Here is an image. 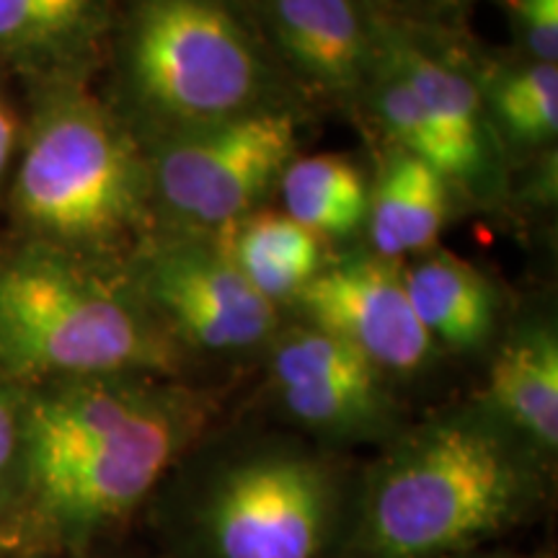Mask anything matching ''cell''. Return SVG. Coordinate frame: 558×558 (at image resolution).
I'll return each mask as SVG.
<instances>
[{"label": "cell", "mask_w": 558, "mask_h": 558, "mask_svg": "<svg viewBox=\"0 0 558 558\" xmlns=\"http://www.w3.org/2000/svg\"><path fill=\"white\" fill-rule=\"evenodd\" d=\"M124 75L160 135L275 107L269 62L233 0H135Z\"/></svg>", "instance_id": "5"}, {"label": "cell", "mask_w": 558, "mask_h": 558, "mask_svg": "<svg viewBox=\"0 0 558 558\" xmlns=\"http://www.w3.org/2000/svg\"><path fill=\"white\" fill-rule=\"evenodd\" d=\"M448 558H509L505 554H484V550H465V554H458V556H448Z\"/></svg>", "instance_id": "25"}, {"label": "cell", "mask_w": 558, "mask_h": 558, "mask_svg": "<svg viewBox=\"0 0 558 558\" xmlns=\"http://www.w3.org/2000/svg\"><path fill=\"white\" fill-rule=\"evenodd\" d=\"M450 213V181L435 166L393 148L369 186L367 226L375 254L401 259L427 251L442 233Z\"/></svg>", "instance_id": "14"}, {"label": "cell", "mask_w": 558, "mask_h": 558, "mask_svg": "<svg viewBox=\"0 0 558 558\" xmlns=\"http://www.w3.org/2000/svg\"><path fill=\"white\" fill-rule=\"evenodd\" d=\"M292 303L311 326L347 341L383 375L424 373L439 349L411 305L399 259L375 251L326 264Z\"/></svg>", "instance_id": "9"}, {"label": "cell", "mask_w": 558, "mask_h": 558, "mask_svg": "<svg viewBox=\"0 0 558 558\" xmlns=\"http://www.w3.org/2000/svg\"><path fill=\"white\" fill-rule=\"evenodd\" d=\"M16 117H13L9 104L0 99V177H3L5 166H9V160L13 156V148H16Z\"/></svg>", "instance_id": "23"}, {"label": "cell", "mask_w": 558, "mask_h": 558, "mask_svg": "<svg viewBox=\"0 0 558 558\" xmlns=\"http://www.w3.org/2000/svg\"><path fill=\"white\" fill-rule=\"evenodd\" d=\"M543 458L484 403L388 442L349 505L333 558H448L518 527L543 499Z\"/></svg>", "instance_id": "2"}, {"label": "cell", "mask_w": 558, "mask_h": 558, "mask_svg": "<svg viewBox=\"0 0 558 558\" xmlns=\"http://www.w3.org/2000/svg\"><path fill=\"white\" fill-rule=\"evenodd\" d=\"M181 349L130 295L52 254L0 269V373L21 388L99 375L169 378Z\"/></svg>", "instance_id": "3"}, {"label": "cell", "mask_w": 558, "mask_h": 558, "mask_svg": "<svg viewBox=\"0 0 558 558\" xmlns=\"http://www.w3.org/2000/svg\"><path fill=\"white\" fill-rule=\"evenodd\" d=\"M264 21L282 58L333 96L367 86L378 54V24L360 0H264Z\"/></svg>", "instance_id": "11"}, {"label": "cell", "mask_w": 558, "mask_h": 558, "mask_svg": "<svg viewBox=\"0 0 558 558\" xmlns=\"http://www.w3.org/2000/svg\"><path fill=\"white\" fill-rule=\"evenodd\" d=\"M362 5H369V3H378V0H360Z\"/></svg>", "instance_id": "27"}, {"label": "cell", "mask_w": 558, "mask_h": 558, "mask_svg": "<svg viewBox=\"0 0 558 558\" xmlns=\"http://www.w3.org/2000/svg\"><path fill=\"white\" fill-rule=\"evenodd\" d=\"M101 0H0V47L41 50L86 29Z\"/></svg>", "instance_id": "20"}, {"label": "cell", "mask_w": 558, "mask_h": 558, "mask_svg": "<svg viewBox=\"0 0 558 558\" xmlns=\"http://www.w3.org/2000/svg\"><path fill=\"white\" fill-rule=\"evenodd\" d=\"M24 558H86V556H24Z\"/></svg>", "instance_id": "26"}, {"label": "cell", "mask_w": 558, "mask_h": 558, "mask_svg": "<svg viewBox=\"0 0 558 558\" xmlns=\"http://www.w3.org/2000/svg\"><path fill=\"white\" fill-rule=\"evenodd\" d=\"M163 137L148 163L153 199L181 226L222 230L254 213L295 160L298 120L275 104Z\"/></svg>", "instance_id": "7"}, {"label": "cell", "mask_w": 558, "mask_h": 558, "mask_svg": "<svg viewBox=\"0 0 558 558\" xmlns=\"http://www.w3.org/2000/svg\"><path fill=\"white\" fill-rule=\"evenodd\" d=\"M13 199L21 218L50 239L111 243L145 222L150 166L99 107L62 101L32 132Z\"/></svg>", "instance_id": "6"}, {"label": "cell", "mask_w": 558, "mask_h": 558, "mask_svg": "<svg viewBox=\"0 0 558 558\" xmlns=\"http://www.w3.org/2000/svg\"><path fill=\"white\" fill-rule=\"evenodd\" d=\"M207 414L202 396L156 375L24 388L11 556H86L156 494Z\"/></svg>", "instance_id": "1"}, {"label": "cell", "mask_w": 558, "mask_h": 558, "mask_svg": "<svg viewBox=\"0 0 558 558\" xmlns=\"http://www.w3.org/2000/svg\"><path fill=\"white\" fill-rule=\"evenodd\" d=\"M484 407L546 460L558 448V339L548 324L522 326L494 354Z\"/></svg>", "instance_id": "12"}, {"label": "cell", "mask_w": 558, "mask_h": 558, "mask_svg": "<svg viewBox=\"0 0 558 558\" xmlns=\"http://www.w3.org/2000/svg\"><path fill=\"white\" fill-rule=\"evenodd\" d=\"M367 83L375 117H378L393 148L407 150L411 156L422 158L424 163L435 166L448 181L476 186L463 156L452 148L450 140L442 135V130L432 122V117L418 104L414 90L380 58V52L375 54V68Z\"/></svg>", "instance_id": "18"}, {"label": "cell", "mask_w": 558, "mask_h": 558, "mask_svg": "<svg viewBox=\"0 0 558 558\" xmlns=\"http://www.w3.org/2000/svg\"><path fill=\"white\" fill-rule=\"evenodd\" d=\"M137 295L179 349L241 354L277 333V305L207 243L173 241L150 248L140 267Z\"/></svg>", "instance_id": "8"}, {"label": "cell", "mask_w": 558, "mask_h": 558, "mask_svg": "<svg viewBox=\"0 0 558 558\" xmlns=\"http://www.w3.org/2000/svg\"><path fill=\"white\" fill-rule=\"evenodd\" d=\"M514 34L535 62L558 60V0H507Z\"/></svg>", "instance_id": "22"}, {"label": "cell", "mask_w": 558, "mask_h": 558, "mask_svg": "<svg viewBox=\"0 0 558 558\" xmlns=\"http://www.w3.org/2000/svg\"><path fill=\"white\" fill-rule=\"evenodd\" d=\"M21 403L24 388L0 373V556H11L19 512Z\"/></svg>", "instance_id": "21"}, {"label": "cell", "mask_w": 558, "mask_h": 558, "mask_svg": "<svg viewBox=\"0 0 558 558\" xmlns=\"http://www.w3.org/2000/svg\"><path fill=\"white\" fill-rule=\"evenodd\" d=\"M497 122L525 145H546L558 130V68L525 62L507 68L488 88Z\"/></svg>", "instance_id": "19"}, {"label": "cell", "mask_w": 558, "mask_h": 558, "mask_svg": "<svg viewBox=\"0 0 558 558\" xmlns=\"http://www.w3.org/2000/svg\"><path fill=\"white\" fill-rule=\"evenodd\" d=\"M218 251L269 303H292L300 290L326 267L324 239L288 213L254 209L222 228Z\"/></svg>", "instance_id": "16"}, {"label": "cell", "mask_w": 558, "mask_h": 558, "mask_svg": "<svg viewBox=\"0 0 558 558\" xmlns=\"http://www.w3.org/2000/svg\"><path fill=\"white\" fill-rule=\"evenodd\" d=\"M269 380L284 414L316 435L369 439L386 435L393 424L386 375L357 349L316 326L275 339Z\"/></svg>", "instance_id": "10"}, {"label": "cell", "mask_w": 558, "mask_h": 558, "mask_svg": "<svg viewBox=\"0 0 558 558\" xmlns=\"http://www.w3.org/2000/svg\"><path fill=\"white\" fill-rule=\"evenodd\" d=\"M418 320L437 347L450 352H478L497 329V292L469 262L452 254H432L403 269Z\"/></svg>", "instance_id": "15"}, {"label": "cell", "mask_w": 558, "mask_h": 558, "mask_svg": "<svg viewBox=\"0 0 558 558\" xmlns=\"http://www.w3.org/2000/svg\"><path fill=\"white\" fill-rule=\"evenodd\" d=\"M349 505L331 460L259 445L190 481L163 525L173 558H333Z\"/></svg>", "instance_id": "4"}, {"label": "cell", "mask_w": 558, "mask_h": 558, "mask_svg": "<svg viewBox=\"0 0 558 558\" xmlns=\"http://www.w3.org/2000/svg\"><path fill=\"white\" fill-rule=\"evenodd\" d=\"M422 5H429V9H450V5H460L465 0H418Z\"/></svg>", "instance_id": "24"}, {"label": "cell", "mask_w": 558, "mask_h": 558, "mask_svg": "<svg viewBox=\"0 0 558 558\" xmlns=\"http://www.w3.org/2000/svg\"><path fill=\"white\" fill-rule=\"evenodd\" d=\"M378 52L407 81L432 122L442 130L452 148L463 156L473 181H484L492 169L488 156V124L481 90L463 70L432 54L403 29L378 26Z\"/></svg>", "instance_id": "13"}, {"label": "cell", "mask_w": 558, "mask_h": 558, "mask_svg": "<svg viewBox=\"0 0 558 558\" xmlns=\"http://www.w3.org/2000/svg\"><path fill=\"white\" fill-rule=\"evenodd\" d=\"M279 184L284 213L320 239L352 235L367 222L369 184L360 166L344 156L295 158Z\"/></svg>", "instance_id": "17"}]
</instances>
